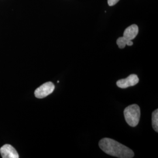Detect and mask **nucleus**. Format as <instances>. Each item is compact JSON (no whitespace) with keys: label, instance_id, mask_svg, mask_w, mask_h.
I'll return each instance as SVG.
<instances>
[{"label":"nucleus","instance_id":"nucleus-3","mask_svg":"<svg viewBox=\"0 0 158 158\" xmlns=\"http://www.w3.org/2000/svg\"><path fill=\"white\" fill-rule=\"evenodd\" d=\"M55 85L51 81L46 82L36 89L34 94L38 98H44L52 93L55 90Z\"/></svg>","mask_w":158,"mask_h":158},{"label":"nucleus","instance_id":"nucleus-4","mask_svg":"<svg viewBox=\"0 0 158 158\" xmlns=\"http://www.w3.org/2000/svg\"><path fill=\"white\" fill-rule=\"evenodd\" d=\"M139 82V78L137 75L131 74L126 79H121L117 81V85L121 89H126L129 87L134 86Z\"/></svg>","mask_w":158,"mask_h":158},{"label":"nucleus","instance_id":"nucleus-6","mask_svg":"<svg viewBox=\"0 0 158 158\" xmlns=\"http://www.w3.org/2000/svg\"><path fill=\"white\" fill-rule=\"evenodd\" d=\"M138 27L135 24H133L125 29L123 36L127 40H132L135 38L138 34Z\"/></svg>","mask_w":158,"mask_h":158},{"label":"nucleus","instance_id":"nucleus-8","mask_svg":"<svg viewBox=\"0 0 158 158\" xmlns=\"http://www.w3.org/2000/svg\"><path fill=\"white\" fill-rule=\"evenodd\" d=\"M152 124L153 128L156 132H158V110H155L152 114Z\"/></svg>","mask_w":158,"mask_h":158},{"label":"nucleus","instance_id":"nucleus-9","mask_svg":"<svg viewBox=\"0 0 158 158\" xmlns=\"http://www.w3.org/2000/svg\"><path fill=\"white\" fill-rule=\"evenodd\" d=\"M119 0H108V4L109 6H113L115 5Z\"/></svg>","mask_w":158,"mask_h":158},{"label":"nucleus","instance_id":"nucleus-2","mask_svg":"<svg viewBox=\"0 0 158 158\" xmlns=\"http://www.w3.org/2000/svg\"><path fill=\"white\" fill-rule=\"evenodd\" d=\"M127 123L132 127L137 126L141 117V110L137 104H132L125 108L124 111Z\"/></svg>","mask_w":158,"mask_h":158},{"label":"nucleus","instance_id":"nucleus-1","mask_svg":"<svg viewBox=\"0 0 158 158\" xmlns=\"http://www.w3.org/2000/svg\"><path fill=\"white\" fill-rule=\"evenodd\" d=\"M98 145L102 151L113 156L119 158H132L134 156L132 150L111 138H102Z\"/></svg>","mask_w":158,"mask_h":158},{"label":"nucleus","instance_id":"nucleus-7","mask_svg":"<svg viewBox=\"0 0 158 158\" xmlns=\"http://www.w3.org/2000/svg\"><path fill=\"white\" fill-rule=\"evenodd\" d=\"M117 44L119 48L120 49H124L125 46L133 45V42L131 40H128L125 39L124 36L119 37L117 40Z\"/></svg>","mask_w":158,"mask_h":158},{"label":"nucleus","instance_id":"nucleus-5","mask_svg":"<svg viewBox=\"0 0 158 158\" xmlns=\"http://www.w3.org/2000/svg\"><path fill=\"white\" fill-rule=\"evenodd\" d=\"M0 153L2 158H18L19 155L16 149L11 145L6 144L0 148Z\"/></svg>","mask_w":158,"mask_h":158}]
</instances>
